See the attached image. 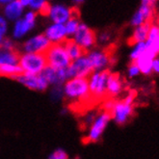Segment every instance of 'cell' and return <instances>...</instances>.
<instances>
[{
  "mask_svg": "<svg viewBox=\"0 0 159 159\" xmlns=\"http://www.w3.org/2000/svg\"><path fill=\"white\" fill-rule=\"evenodd\" d=\"M43 34L51 43H62L69 38L65 24L63 23L52 22V24L46 27Z\"/></svg>",
  "mask_w": 159,
  "mask_h": 159,
  "instance_id": "14",
  "label": "cell"
},
{
  "mask_svg": "<svg viewBox=\"0 0 159 159\" xmlns=\"http://www.w3.org/2000/svg\"><path fill=\"white\" fill-rule=\"evenodd\" d=\"M37 16H38V13L33 11V10H30V9H29L28 11L24 12L22 17L25 18L26 20L30 21V22H36V20H37Z\"/></svg>",
  "mask_w": 159,
  "mask_h": 159,
  "instance_id": "34",
  "label": "cell"
},
{
  "mask_svg": "<svg viewBox=\"0 0 159 159\" xmlns=\"http://www.w3.org/2000/svg\"><path fill=\"white\" fill-rule=\"evenodd\" d=\"M50 96L52 100H60L64 97V93H63V85H53L51 89Z\"/></svg>",
  "mask_w": 159,
  "mask_h": 159,
  "instance_id": "28",
  "label": "cell"
},
{
  "mask_svg": "<svg viewBox=\"0 0 159 159\" xmlns=\"http://www.w3.org/2000/svg\"><path fill=\"white\" fill-rule=\"evenodd\" d=\"M134 112L133 103L125 100V98L114 101V105L112 107L110 114L111 118L119 125H125L129 119L131 118Z\"/></svg>",
  "mask_w": 159,
  "mask_h": 159,
  "instance_id": "6",
  "label": "cell"
},
{
  "mask_svg": "<svg viewBox=\"0 0 159 159\" xmlns=\"http://www.w3.org/2000/svg\"><path fill=\"white\" fill-rule=\"evenodd\" d=\"M71 39L77 44H79L84 51L87 52L93 49L97 43V35L88 25L85 23H80L78 29L71 37Z\"/></svg>",
  "mask_w": 159,
  "mask_h": 159,
  "instance_id": "7",
  "label": "cell"
},
{
  "mask_svg": "<svg viewBox=\"0 0 159 159\" xmlns=\"http://www.w3.org/2000/svg\"><path fill=\"white\" fill-rule=\"evenodd\" d=\"M93 71L92 64L86 53L81 57L74 59L70 62L67 68V72L69 78L70 77H89V75Z\"/></svg>",
  "mask_w": 159,
  "mask_h": 159,
  "instance_id": "8",
  "label": "cell"
},
{
  "mask_svg": "<svg viewBox=\"0 0 159 159\" xmlns=\"http://www.w3.org/2000/svg\"><path fill=\"white\" fill-rule=\"evenodd\" d=\"M124 91V82L117 73H109L107 79V98H117Z\"/></svg>",
  "mask_w": 159,
  "mask_h": 159,
  "instance_id": "17",
  "label": "cell"
},
{
  "mask_svg": "<svg viewBox=\"0 0 159 159\" xmlns=\"http://www.w3.org/2000/svg\"><path fill=\"white\" fill-rule=\"evenodd\" d=\"M0 48H1V49H6V50H15L16 49L15 42L12 39H5V38H3L1 43H0Z\"/></svg>",
  "mask_w": 159,
  "mask_h": 159,
  "instance_id": "31",
  "label": "cell"
},
{
  "mask_svg": "<svg viewBox=\"0 0 159 159\" xmlns=\"http://www.w3.org/2000/svg\"><path fill=\"white\" fill-rule=\"evenodd\" d=\"M3 38H4V36L0 35V43H1V42H2V40H3Z\"/></svg>",
  "mask_w": 159,
  "mask_h": 159,
  "instance_id": "42",
  "label": "cell"
},
{
  "mask_svg": "<svg viewBox=\"0 0 159 159\" xmlns=\"http://www.w3.org/2000/svg\"><path fill=\"white\" fill-rule=\"evenodd\" d=\"M8 28H9L8 20L4 16L0 15V35L5 36L8 32Z\"/></svg>",
  "mask_w": 159,
  "mask_h": 159,
  "instance_id": "33",
  "label": "cell"
},
{
  "mask_svg": "<svg viewBox=\"0 0 159 159\" xmlns=\"http://www.w3.org/2000/svg\"><path fill=\"white\" fill-rule=\"evenodd\" d=\"M51 43L44 34H37L27 39L21 46L22 52L29 53H44Z\"/></svg>",
  "mask_w": 159,
  "mask_h": 159,
  "instance_id": "10",
  "label": "cell"
},
{
  "mask_svg": "<svg viewBox=\"0 0 159 159\" xmlns=\"http://www.w3.org/2000/svg\"><path fill=\"white\" fill-rule=\"evenodd\" d=\"M48 66L54 69H67L71 60L62 43H51L44 52Z\"/></svg>",
  "mask_w": 159,
  "mask_h": 159,
  "instance_id": "4",
  "label": "cell"
},
{
  "mask_svg": "<svg viewBox=\"0 0 159 159\" xmlns=\"http://www.w3.org/2000/svg\"><path fill=\"white\" fill-rule=\"evenodd\" d=\"M147 48L146 42H139L136 43H133V48L130 51L129 59L131 62H135L140 56H141Z\"/></svg>",
  "mask_w": 159,
  "mask_h": 159,
  "instance_id": "26",
  "label": "cell"
},
{
  "mask_svg": "<svg viewBox=\"0 0 159 159\" xmlns=\"http://www.w3.org/2000/svg\"><path fill=\"white\" fill-rule=\"evenodd\" d=\"M152 73L159 74V58L157 57V56H156V57L152 61Z\"/></svg>",
  "mask_w": 159,
  "mask_h": 159,
  "instance_id": "37",
  "label": "cell"
},
{
  "mask_svg": "<svg viewBox=\"0 0 159 159\" xmlns=\"http://www.w3.org/2000/svg\"><path fill=\"white\" fill-rule=\"evenodd\" d=\"M145 42L147 45L146 50L149 51L154 56H157L159 54V34L152 42H148V41H145Z\"/></svg>",
  "mask_w": 159,
  "mask_h": 159,
  "instance_id": "27",
  "label": "cell"
},
{
  "mask_svg": "<svg viewBox=\"0 0 159 159\" xmlns=\"http://www.w3.org/2000/svg\"><path fill=\"white\" fill-rule=\"evenodd\" d=\"M86 55L92 64L93 70H106L112 63V59L107 51L101 49H91L86 52Z\"/></svg>",
  "mask_w": 159,
  "mask_h": 159,
  "instance_id": "12",
  "label": "cell"
},
{
  "mask_svg": "<svg viewBox=\"0 0 159 159\" xmlns=\"http://www.w3.org/2000/svg\"><path fill=\"white\" fill-rule=\"evenodd\" d=\"M24 12L25 7L18 0H14L12 2L5 4L3 9L4 16L10 21H16L18 18L22 17Z\"/></svg>",
  "mask_w": 159,
  "mask_h": 159,
  "instance_id": "16",
  "label": "cell"
},
{
  "mask_svg": "<svg viewBox=\"0 0 159 159\" xmlns=\"http://www.w3.org/2000/svg\"><path fill=\"white\" fill-rule=\"evenodd\" d=\"M12 1H14V0H0V4L5 5V4H7L9 2H12Z\"/></svg>",
  "mask_w": 159,
  "mask_h": 159,
  "instance_id": "40",
  "label": "cell"
},
{
  "mask_svg": "<svg viewBox=\"0 0 159 159\" xmlns=\"http://www.w3.org/2000/svg\"><path fill=\"white\" fill-rule=\"evenodd\" d=\"M64 46H65V49H66L69 57L70 58V60H74V59H77L79 57H81L82 55H84L86 52L84 51V49L81 48L79 44H77L75 42H74L72 39H67L63 43Z\"/></svg>",
  "mask_w": 159,
  "mask_h": 159,
  "instance_id": "22",
  "label": "cell"
},
{
  "mask_svg": "<svg viewBox=\"0 0 159 159\" xmlns=\"http://www.w3.org/2000/svg\"><path fill=\"white\" fill-rule=\"evenodd\" d=\"M84 1H85V0H72V2L75 4H82Z\"/></svg>",
  "mask_w": 159,
  "mask_h": 159,
  "instance_id": "41",
  "label": "cell"
},
{
  "mask_svg": "<svg viewBox=\"0 0 159 159\" xmlns=\"http://www.w3.org/2000/svg\"><path fill=\"white\" fill-rule=\"evenodd\" d=\"M112 120L111 114L109 112L102 110L97 115L96 119L88 127V132L85 137V142L87 143H96L99 141L102 134L105 131L110 120Z\"/></svg>",
  "mask_w": 159,
  "mask_h": 159,
  "instance_id": "5",
  "label": "cell"
},
{
  "mask_svg": "<svg viewBox=\"0 0 159 159\" xmlns=\"http://www.w3.org/2000/svg\"><path fill=\"white\" fill-rule=\"evenodd\" d=\"M155 57L156 56L152 54L149 51L145 50V52L135 61L142 74H144V75H151L152 73V61Z\"/></svg>",
  "mask_w": 159,
  "mask_h": 159,
  "instance_id": "19",
  "label": "cell"
},
{
  "mask_svg": "<svg viewBox=\"0 0 159 159\" xmlns=\"http://www.w3.org/2000/svg\"><path fill=\"white\" fill-rule=\"evenodd\" d=\"M157 0H142L143 4H147V5H151V6H154V4L156 3Z\"/></svg>",
  "mask_w": 159,
  "mask_h": 159,
  "instance_id": "38",
  "label": "cell"
},
{
  "mask_svg": "<svg viewBox=\"0 0 159 159\" xmlns=\"http://www.w3.org/2000/svg\"><path fill=\"white\" fill-rule=\"evenodd\" d=\"M64 97L72 109L91 107L95 101L92 98L87 77H70L63 84Z\"/></svg>",
  "mask_w": 159,
  "mask_h": 159,
  "instance_id": "1",
  "label": "cell"
},
{
  "mask_svg": "<svg viewBox=\"0 0 159 159\" xmlns=\"http://www.w3.org/2000/svg\"><path fill=\"white\" fill-rule=\"evenodd\" d=\"M110 34L107 32H102L98 35V37H97V41H99L101 43H106L109 40H110Z\"/></svg>",
  "mask_w": 159,
  "mask_h": 159,
  "instance_id": "36",
  "label": "cell"
},
{
  "mask_svg": "<svg viewBox=\"0 0 159 159\" xmlns=\"http://www.w3.org/2000/svg\"><path fill=\"white\" fill-rule=\"evenodd\" d=\"M13 25V38L16 40H20L25 37L28 33H30L36 25V22H30L25 18L20 17L17 20L14 21Z\"/></svg>",
  "mask_w": 159,
  "mask_h": 159,
  "instance_id": "18",
  "label": "cell"
},
{
  "mask_svg": "<svg viewBox=\"0 0 159 159\" xmlns=\"http://www.w3.org/2000/svg\"><path fill=\"white\" fill-rule=\"evenodd\" d=\"M18 65L25 73L40 74L48 66V62H46L44 53L22 52L20 55Z\"/></svg>",
  "mask_w": 159,
  "mask_h": 159,
  "instance_id": "3",
  "label": "cell"
},
{
  "mask_svg": "<svg viewBox=\"0 0 159 159\" xmlns=\"http://www.w3.org/2000/svg\"><path fill=\"white\" fill-rule=\"evenodd\" d=\"M49 6L50 4L48 3V0H30L28 8L42 16H48Z\"/></svg>",
  "mask_w": 159,
  "mask_h": 159,
  "instance_id": "23",
  "label": "cell"
},
{
  "mask_svg": "<svg viewBox=\"0 0 159 159\" xmlns=\"http://www.w3.org/2000/svg\"><path fill=\"white\" fill-rule=\"evenodd\" d=\"M20 53L15 50L0 48V64H18Z\"/></svg>",
  "mask_w": 159,
  "mask_h": 159,
  "instance_id": "24",
  "label": "cell"
},
{
  "mask_svg": "<svg viewBox=\"0 0 159 159\" xmlns=\"http://www.w3.org/2000/svg\"><path fill=\"white\" fill-rule=\"evenodd\" d=\"M42 75L48 80L49 85H63L69 79L67 69H54L46 66L41 72Z\"/></svg>",
  "mask_w": 159,
  "mask_h": 159,
  "instance_id": "13",
  "label": "cell"
},
{
  "mask_svg": "<svg viewBox=\"0 0 159 159\" xmlns=\"http://www.w3.org/2000/svg\"><path fill=\"white\" fill-rule=\"evenodd\" d=\"M151 24H152L151 21H147L141 25L135 26L131 35V38H130V43H136L139 42H145L148 38V34Z\"/></svg>",
  "mask_w": 159,
  "mask_h": 159,
  "instance_id": "20",
  "label": "cell"
},
{
  "mask_svg": "<svg viewBox=\"0 0 159 159\" xmlns=\"http://www.w3.org/2000/svg\"><path fill=\"white\" fill-rule=\"evenodd\" d=\"M69 157L68 153L62 148H57L49 155L50 159H67Z\"/></svg>",
  "mask_w": 159,
  "mask_h": 159,
  "instance_id": "32",
  "label": "cell"
},
{
  "mask_svg": "<svg viewBox=\"0 0 159 159\" xmlns=\"http://www.w3.org/2000/svg\"><path fill=\"white\" fill-rule=\"evenodd\" d=\"M22 72V69L18 64H0V77L16 79Z\"/></svg>",
  "mask_w": 159,
  "mask_h": 159,
  "instance_id": "21",
  "label": "cell"
},
{
  "mask_svg": "<svg viewBox=\"0 0 159 159\" xmlns=\"http://www.w3.org/2000/svg\"><path fill=\"white\" fill-rule=\"evenodd\" d=\"M80 23L81 22L79 20L77 13L72 15V16L66 23H65V28H66V31H67V34H68L69 37H72L74 35V33H75L76 30L78 29Z\"/></svg>",
  "mask_w": 159,
  "mask_h": 159,
  "instance_id": "25",
  "label": "cell"
},
{
  "mask_svg": "<svg viewBox=\"0 0 159 159\" xmlns=\"http://www.w3.org/2000/svg\"><path fill=\"white\" fill-rule=\"evenodd\" d=\"M97 115H98V113H96V112H93V111L89 112L87 115L84 116V125L89 127L90 125L93 121V120L96 119Z\"/></svg>",
  "mask_w": 159,
  "mask_h": 159,
  "instance_id": "35",
  "label": "cell"
},
{
  "mask_svg": "<svg viewBox=\"0 0 159 159\" xmlns=\"http://www.w3.org/2000/svg\"><path fill=\"white\" fill-rule=\"evenodd\" d=\"M25 8L26 7H28V5H29V3H30V0H18Z\"/></svg>",
  "mask_w": 159,
  "mask_h": 159,
  "instance_id": "39",
  "label": "cell"
},
{
  "mask_svg": "<svg viewBox=\"0 0 159 159\" xmlns=\"http://www.w3.org/2000/svg\"><path fill=\"white\" fill-rule=\"evenodd\" d=\"M75 13V9L68 7L61 3H57L49 6L48 16L50 18L52 22L65 24L72 16V15H74Z\"/></svg>",
  "mask_w": 159,
  "mask_h": 159,
  "instance_id": "11",
  "label": "cell"
},
{
  "mask_svg": "<svg viewBox=\"0 0 159 159\" xmlns=\"http://www.w3.org/2000/svg\"><path fill=\"white\" fill-rule=\"evenodd\" d=\"M110 70H93L88 77L91 97L95 102L103 100L107 98V79Z\"/></svg>",
  "mask_w": 159,
  "mask_h": 159,
  "instance_id": "2",
  "label": "cell"
},
{
  "mask_svg": "<svg viewBox=\"0 0 159 159\" xmlns=\"http://www.w3.org/2000/svg\"><path fill=\"white\" fill-rule=\"evenodd\" d=\"M126 73H127L128 78H134V77L138 76L139 74H141V71H140V69L137 66V64L135 62H131L127 68Z\"/></svg>",
  "mask_w": 159,
  "mask_h": 159,
  "instance_id": "29",
  "label": "cell"
},
{
  "mask_svg": "<svg viewBox=\"0 0 159 159\" xmlns=\"http://www.w3.org/2000/svg\"><path fill=\"white\" fill-rule=\"evenodd\" d=\"M16 80L22 84L27 89H30L33 91L43 92L45 90H48V88L49 87V83L41 73L30 74V73L22 72L16 78Z\"/></svg>",
  "mask_w": 159,
  "mask_h": 159,
  "instance_id": "9",
  "label": "cell"
},
{
  "mask_svg": "<svg viewBox=\"0 0 159 159\" xmlns=\"http://www.w3.org/2000/svg\"><path fill=\"white\" fill-rule=\"evenodd\" d=\"M153 7L154 6L141 3V5L138 8V10L134 13L131 20H130L131 26L135 27L138 25H141L147 21H151L153 16Z\"/></svg>",
  "mask_w": 159,
  "mask_h": 159,
  "instance_id": "15",
  "label": "cell"
},
{
  "mask_svg": "<svg viewBox=\"0 0 159 159\" xmlns=\"http://www.w3.org/2000/svg\"><path fill=\"white\" fill-rule=\"evenodd\" d=\"M159 34V24L157 23H152L151 27H149L148 34V38L146 41L148 42H152Z\"/></svg>",
  "mask_w": 159,
  "mask_h": 159,
  "instance_id": "30",
  "label": "cell"
}]
</instances>
